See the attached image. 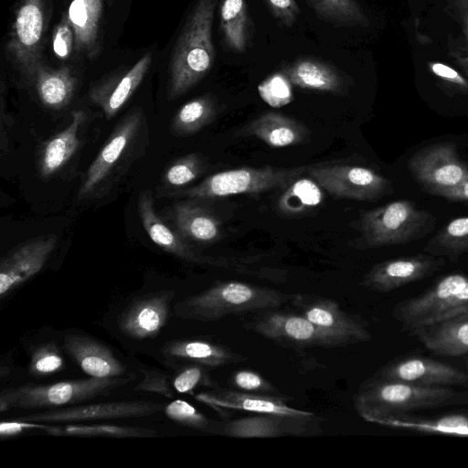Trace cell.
Returning <instances> with one entry per match:
<instances>
[{
  "label": "cell",
  "instance_id": "obj_1",
  "mask_svg": "<svg viewBox=\"0 0 468 468\" xmlns=\"http://www.w3.org/2000/svg\"><path fill=\"white\" fill-rule=\"evenodd\" d=\"M450 406H468V389L370 377L359 386L354 396L357 414L366 421L376 424L398 414Z\"/></svg>",
  "mask_w": 468,
  "mask_h": 468
},
{
  "label": "cell",
  "instance_id": "obj_2",
  "mask_svg": "<svg viewBox=\"0 0 468 468\" xmlns=\"http://www.w3.org/2000/svg\"><path fill=\"white\" fill-rule=\"evenodd\" d=\"M217 4L218 0H197L178 36L170 62V100L193 88L213 66L212 25Z\"/></svg>",
  "mask_w": 468,
  "mask_h": 468
},
{
  "label": "cell",
  "instance_id": "obj_3",
  "mask_svg": "<svg viewBox=\"0 0 468 468\" xmlns=\"http://www.w3.org/2000/svg\"><path fill=\"white\" fill-rule=\"evenodd\" d=\"M292 296L249 282L226 281L176 303L175 311L182 319L217 322L232 314L277 308Z\"/></svg>",
  "mask_w": 468,
  "mask_h": 468
},
{
  "label": "cell",
  "instance_id": "obj_4",
  "mask_svg": "<svg viewBox=\"0 0 468 468\" xmlns=\"http://www.w3.org/2000/svg\"><path fill=\"white\" fill-rule=\"evenodd\" d=\"M356 225L361 237L356 247L366 250L419 240L434 229L436 221L413 201L399 199L363 211Z\"/></svg>",
  "mask_w": 468,
  "mask_h": 468
},
{
  "label": "cell",
  "instance_id": "obj_5",
  "mask_svg": "<svg viewBox=\"0 0 468 468\" xmlns=\"http://www.w3.org/2000/svg\"><path fill=\"white\" fill-rule=\"evenodd\" d=\"M465 314H468V276L463 273L441 277L421 293L396 303L391 312L401 330L407 333Z\"/></svg>",
  "mask_w": 468,
  "mask_h": 468
},
{
  "label": "cell",
  "instance_id": "obj_6",
  "mask_svg": "<svg viewBox=\"0 0 468 468\" xmlns=\"http://www.w3.org/2000/svg\"><path fill=\"white\" fill-rule=\"evenodd\" d=\"M134 374L113 378H92L64 380L53 384H27L4 389L0 394V410H53L62 406H73L128 384Z\"/></svg>",
  "mask_w": 468,
  "mask_h": 468
},
{
  "label": "cell",
  "instance_id": "obj_7",
  "mask_svg": "<svg viewBox=\"0 0 468 468\" xmlns=\"http://www.w3.org/2000/svg\"><path fill=\"white\" fill-rule=\"evenodd\" d=\"M307 165L291 168L241 167L213 174L197 186L172 193L193 199L225 197L240 194H259L284 189L306 173Z\"/></svg>",
  "mask_w": 468,
  "mask_h": 468
},
{
  "label": "cell",
  "instance_id": "obj_8",
  "mask_svg": "<svg viewBox=\"0 0 468 468\" xmlns=\"http://www.w3.org/2000/svg\"><path fill=\"white\" fill-rule=\"evenodd\" d=\"M306 173L337 198L376 201L394 192L391 182L370 167L345 161L307 165Z\"/></svg>",
  "mask_w": 468,
  "mask_h": 468
},
{
  "label": "cell",
  "instance_id": "obj_9",
  "mask_svg": "<svg viewBox=\"0 0 468 468\" xmlns=\"http://www.w3.org/2000/svg\"><path fill=\"white\" fill-rule=\"evenodd\" d=\"M247 327L289 347H336L349 345L342 336L315 325L301 314L267 311L255 316Z\"/></svg>",
  "mask_w": 468,
  "mask_h": 468
},
{
  "label": "cell",
  "instance_id": "obj_10",
  "mask_svg": "<svg viewBox=\"0 0 468 468\" xmlns=\"http://www.w3.org/2000/svg\"><path fill=\"white\" fill-rule=\"evenodd\" d=\"M45 15L43 0H22L5 47L9 58L28 83L41 63Z\"/></svg>",
  "mask_w": 468,
  "mask_h": 468
},
{
  "label": "cell",
  "instance_id": "obj_11",
  "mask_svg": "<svg viewBox=\"0 0 468 468\" xmlns=\"http://www.w3.org/2000/svg\"><path fill=\"white\" fill-rule=\"evenodd\" d=\"M407 167L414 180L427 193L456 186L468 179V165L460 159L456 145L442 142L414 153Z\"/></svg>",
  "mask_w": 468,
  "mask_h": 468
},
{
  "label": "cell",
  "instance_id": "obj_12",
  "mask_svg": "<svg viewBox=\"0 0 468 468\" xmlns=\"http://www.w3.org/2000/svg\"><path fill=\"white\" fill-rule=\"evenodd\" d=\"M192 395L197 401L211 407L222 417H226L229 410L300 418L314 416L311 411L290 406L292 399L280 393L246 392L232 388H223L218 386L212 390Z\"/></svg>",
  "mask_w": 468,
  "mask_h": 468
},
{
  "label": "cell",
  "instance_id": "obj_13",
  "mask_svg": "<svg viewBox=\"0 0 468 468\" xmlns=\"http://www.w3.org/2000/svg\"><path fill=\"white\" fill-rule=\"evenodd\" d=\"M292 304L315 325L345 338L349 345L372 338L368 323L345 312L333 299L309 293H293Z\"/></svg>",
  "mask_w": 468,
  "mask_h": 468
},
{
  "label": "cell",
  "instance_id": "obj_14",
  "mask_svg": "<svg viewBox=\"0 0 468 468\" xmlns=\"http://www.w3.org/2000/svg\"><path fill=\"white\" fill-rule=\"evenodd\" d=\"M138 213L145 232L163 250L193 263L228 268L239 272H251L246 265L228 259L202 255L194 250L178 232L171 229L156 214L151 191L145 190L141 193L138 199Z\"/></svg>",
  "mask_w": 468,
  "mask_h": 468
},
{
  "label": "cell",
  "instance_id": "obj_15",
  "mask_svg": "<svg viewBox=\"0 0 468 468\" xmlns=\"http://www.w3.org/2000/svg\"><path fill=\"white\" fill-rule=\"evenodd\" d=\"M164 408L162 404L149 400H122L48 410L24 415L21 420L63 424L94 420L141 418L157 413Z\"/></svg>",
  "mask_w": 468,
  "mask_h": 468
},
{
  "label": "cell",
  "instance_id": "obj_16",
  "mask_svg": "<svg viewBox=\"0 0 468 468\" xmlns=\"http://www.w3.org/2000/svg\"><path fill=\"white\" fill-rule=\"evenodd\" d=\"M371 377L423 386H468L466 372L448 363L420 356L393 359Z\"/></svg>",
  "mask_w": 468,
  "mask_h": 468
},
{
  "label": "cell",
  "instance_id": "obj_17",
  "mask_svg": "<svg viewBox=\"0 0 468 468\" xmlns=\"http://www.w3.org/2000/svg\"><path fill=\"white\" fill-rule=\"evenodd\" d=\"M445 263L444 258L428 253L386 260L364 275L361 285L374 292H389L431 277Z\"/></svg>",
  "mask_w": 468,
  "mask_h": 468
},
{
  "label": "cell",
  "instance_id": "obj_18",
  "mask_svg": "<svg viewBox=\"0 0 468 468\" xmlns=\"http://www.w3.org/2000/svg\"><path fill=\"white\" fill-rule=\"evenodd\" d=\"M57 243V235H43L5 254L0 261L1 298L37 274L51 256Z\"/></svg>",
  "mask_w": 468,
  "mask_h": 468
},
{
  "label": "cell",
  "instance_id": "obj_19",
  "mask_svg": "<svg viewBox=\"0 0 468 468\" xmlns=\"http://www.w3.org/2000/svg\"><path fill=\"white\" fill-rule=\"evenodd\" d=\"M321 431L316 415L307 418L277 414H254L224 423L223 435L233 438L307 436Z\"/></svg>",
  "mask_w": 468,
  "mask_h": 468
},
{
  "label": "cell",
  "instance_id": "obj_20",
  "mask_svg": "<svg viewBox=\"0 0 468 468\" xmlns=\"http://www.w3.org/2000/svg\"><path fill=\"white\" fill-rule=\"evenodd\" d=\"M175 296L174 291L164 290L136 299L119 316L120 330L133 339L155 337L169 320Z\"/></svg>",
  "mask_w": 468,
  "mask_h": 468
},
{
  "label": "cell",
  "instance_id": "obj_21",
  "mask_svg": "<svg viewBox=\"0 0 468 468\" xmlns=\"http://www.w3.org/2000/svg\"><path fill=\"white\" fill-rule=\"evenodd\" d=\"M141 122L142 113L139 111L129 113L122 120L88 168L78 193L79 199L91 195L106 180L133 140Z\"/></svg>",
  "mask_w": 468,
  "mask_h": 468
},
{
  "label": "cell",
  "instance_id": "obj_22",
  "mask_svg": "<svg viewBox=\"0 0 468 468\" xmlns=\"http://www.w3.org/2000/svg\"><path fill=\"white\" fill-rule=\"evenodd\" d=\"M63 347L81 370L92 378H113L127 374L126 367L100 341L84 335L64 337Z\"/></svg>",
  "mask_w": 468,
  "mask_h": 468
},
{
  "label": "cell",
  "instance_id": "obj_23",
  "mask_svg": "<svg viewBox=\"0 0 468 468\" xmlns=\"http://www.w3.org/2000/svg\"><path fill=\"white\" fill-rule=\"evenodd\" d=\"M152 63V53L144 54L131 69L91 88V101L101 108L107 119L112 118L132 97Z\"/></svg>",
  "mask_w": 468,
  "mask_h": 468
},
{
  "label": "cell",
  "instance_id": "obj_24",
  "mask_svg": "<svg viewBox=\"0 0 468 468\" xmlns=\"http://www.w3.org/2000/svg\"><path fill=\"white\" fill-rule=\"evenodd\" d=\"M235 135L255 137L271 147H286L303 144L309 137V131L293 118L266 112L238 130Z\"/></svg>",
  "mask_w": 468,
  "mask_h": 468
},
{
  "label": "cell",
  "instance_id": "obj_25",
  "mask_svg": "<svg viewBox=\"0 0 468 468\" xmlns=\"http://www.w3.org/2000/svg\"><path fill=\"white\" fill-rule=\"evenodd\" d=\"M289 81L303 90L344 94L347 81L335 66L312 57L295 59L282 69Z\"/></svg>",
  "mask_w": 468,
  "mask_h": 468
},
{
  "label": "cell",
  "instance_id": "obj_26",
  "mask_svg": "<svg viewBox=\"0 0 468 468\" xmlns=\"http://www.w3.org/2000/svg\"><path fill=\"white\" fill-rule=\"evenodd\" d=\"M75 36L74 51L89 59L96 58L101 50V25L102 0H72L65 14Z\"/></svg>",
  "mask_w": 468,
  "mask_h": 468
},
{
  "label": "cell",
  "instance_id": "obj_27",
  "mask_svg": "<svg viewBox=\"0 0 468 468\" xmlns=\"http://www.w3.org/2000/svg\"><path fill=\"white\" fill-rule=\"evenodd\" d=\"M86 120V113L76 110L71 113L69 125L46 141L39 151L37 167L44 179L60 170L78 150L79 132Z\"/></svg>",
  "mask_w": 468,
  "mask_h": 468
},
{
  "label": "cell",
  "instance_id": "obj_28",
  "mask_svg": "<svg viewBox=\"0 0 468 468\" xmlns=\"http://www.w3.org/2000/svg\"><path fill=\"white\" fill-rule=\"evenodd\" d=\"M161 351L167 359L194 362L207 367H225L247 360L226 346L197 338L170 341Z\"/></svg>",
  "mask_w": 468,
  "mask_h": 468
},
{
  "label": "cell",
  "instance_id": "obj_29",
  "mask_svg": "<svg viewBox=\"0 0 468 468\" xmlns=\"http://www.w3.org/2000/svg\"><path fill=\"white\" fill-rule=\"evenodd\" d=\"M408 334L434 355L460 356L468 354V314Z\"/></svg>",
  "mask_w": 468,
  "mask_h": 468
},
{
  "label": "cell",
  "instance_id": "obj_30",
  "mask_svg": "<svg viewBox=\"0 0 468 468\" xmlns=\"http://www.w3.org/2000/svg\"><path fill=\"white\" fill-rule=\"evenodd\" d=\"M173 218L177 232L185 239L199 243H213L221 236L218 218L192 200L177 202L173 208Z\"/></svg>",
  "mask_w": 468,
  "mask_h": 468
},
{
  "label": "cell",
  "instance_id": "obj_31",
  "mask_svg": "<svg viewBox=\"0 0 468 468\" xmlns=\"http://www.w3.org/2000/svg\"><path fill=\"white\" fill-rule=\"evenodd\" d=\"M378 425L430 434L468 436V410L438 416L398 414L382 420Z\"/></svg>",
  "mask_w": 468,
  "mask_h": 468
},
{
  "label": "cell",
  "instance_id": "obj_32",
  "mask_svg": "<svg viewBox=\"0 0 468 468\" xmlns=\"http://www.w3.org/2000/svg\"><path fill=\"white\" fill-rule=\"evenodd\" d=\"M78 80L69 67L53 69L40 63L29 84L34 85L41 103L60 110L71 101Z\"/></svg>",
  "mask_w": 468,
  "mask_h": 468
},
{
  "label": "cell",
  "instance_id": "obj_33",
  "mask_svg": "<svg viewBox=\"0 0 468 468\" xmlns=\"http://www.w3.org/2000/svg\"><path fill=\"white\" fill-rule=\"evenodd\" d=\"M219 27L226 47L236 53L245 52L250 38V17L246 0H222Z\"/></svg>",
  "mask_w": 468,
  "mask_h": 468
},
{
  "label": "cell",
  "instance_id": "obj_34",
  "mask_svg": "<svg viewBox=\"0 0 468 468\" xmlns=\"http://www.w3.org/2000/svg\"><path fill=\"white\" fill-rule=\"evenodd\" d=\"M322 189L312 177H299L281 195L277 209L280 214L291 218L305 215L322 204Z\"/></svg>",
  "mask_w": 468,
  "mask_h": 468
},
{
  "label": "cell",
  "instance_id": "obj_35",
  "mask_svg": "<svg viewBox=\"0 0 468 468\" xmlns=\"http://www.w3.org/2000/svg\"><path fill=\"white\" fill-rule=\"evenodd\" d=\"M428 254L457 261L468 253V216L449 221L424 247Z\"/></svg>",
  "mask_w": 468,
  "mask_h": 468
},
{
  "label": "cell",
  "instance_id": "obj_36",
  "mask_svg": "<svg viewBox=\"0 0 468 468\" xmlns=\"http://www.w3.org/2000/svg\"><path fill=\"white\" fill-rule=\"evenodd\" d=\"M216 114V100L206 94L182 105L172 119L171 129L178 136L191 135L209 124Z\"/></svg>",
  "mask_w": 468,
  "mask_h": 468
},
{
  "label": "cell",
  "instance_id": "obj_37",
  "mask_svg": "<svg viewBox=\"0 0 468 468\" xmlns=\"http://www.w3.org/2000/svg\"><path fill=\"white\" fill-rule=\"evenodd\" d=\"M42 431L53 436L107 438H151L156 436V431L152 429L113 424L50 425L44 423Z\"/></svg>",
  "mask_w": 468,
  "mask_h": 468
},
{
  "label": "cell",
  "instance_id": "obj_38",
  "mask_svg": "<svg viewBox=\"0 0 468 468\" xmlns=\"http://www.w3.org/2000/svg\"><path fill=\"white\" fill-rule=\"evenodd\" d=\"M316 16L339 27L367 25L366 16L356 0H306Z\"/></svg>",
  "mask_w": 468,
  "mask_h": 468
},
{
  "label": "cell",
  "instance_id": "obj_39",
  "mask_svg": "<svg viewBox=\"0 0 468 468\" xmlns=\"http://www.w3.org/2000/svg\"><path fill=\"white\" fill-rule=\"evenodd\" d=\"M164 411L165 416L174 422L199 431L223 435L224 422L209 419L184 399H175L168 403Z\"/></svg>",
  "mask_w": 468,
  "mask_h": 468
},
{
  "label": "cell",
  "instance_id": "obj_40",
  "mask_svg": "<svg viewBox=\"0 0 468 468\" xmlns=\"http://www.w3.org/2000/svg\"><path fill=\"white\" fill-rule=\"evenodd\" d=\"M204 170V162L197 154L185 155L167 167L164 182L171 187H183L197 179Z\"/></svg>",
  "mask_w": 468,
  "mask_h": 468
},
{
  "label": "cell",
  "instance_id": "obj_41",
  "mask_svg": "<svg viewBox=\"0 0 468 468\" xmlns=\"http://www.w3.org/2000/svg\"><path fill=\"white\" fill-rule=\"evenodd\" d=\"M172 386L178 393L192 395L197 388H215L218 384L211 378L207 367L191 362L177 371L172 380Z\"/></svg>",
  "mask_w": 468,
  "mask_h": 468
},
{
  "label": "cell",
  "instance_id": "obj_42",
  "mask_svg": "<svg viewBox=\"0 0 468 468\" xmlns=\"http://www.w3.org/2000/svg\"><path fill=\"white\" fill-rule=\"evenodd\" d=\"M64 367L60 349L55 342L37 347L30 358L28 371L31 376L43 377L55 374Z\"/></svg>",
  "mask_w": 468,
  "mask_h": 468
},
{
  "label": "cell",
  "instance_id": "obj_43",
  "mask_svg": "<svg viewBox=\"0 0 468 468\" xmlns=\"http://www.w3.org/2000/svg\"><path fill=\"white\" fill-rule=\"evenodd\" d=\"M292 83L283 73L271 76L259 86V93L269 104L279 107L287 104L292 99Z\"/></svg>",
  "mask_w": 468,
  "mask_h": 468
},
{
  "label": "cell",
  "instance_id": "obj_44",
  "mask_svg": "<svg viewBox=\"0 0 468 468\" xmlns=\"http://www.w3.org/2000/svg\"><path fill=\"white\" fill-rule=\"evenodd\" d=\"M232 388L258 393H279L278 388L260 373L250 369L234 372L229 379Z\"/></svg>",
  "mask_w": 468,
  "mask_h": 468
},
{
  "label": "cell",
  "instance_id": "obj_45",
  "mask_svg": "<svg viewBox=\"0 0 468 468\" xmlns=\"http://www.w3.org/2000/svg\"><path fill=\"white\" fill-rule=\"evenodd\" d=\"M74 31L66 15H64L53 30V52L58 58L68 59L74 51Z\"/></svg>",
  "mask_w": 468,
  "mask_h": 468
},
{
  "label": "cell",
  "instance_id": "obj_46",
  "mask_svg": "<svg viewBox=\"0 0 468 468\" xmlns=\"http://www.w3.org/2000/svg\"><path fill=\"white\" fill-rule=\"evenodd\" d=\"M141 371L144 378L136 385L135 390L155 393L168 399L175 398L172 382L170 383L166 374L156 369H141Z\"/></svg>",
  "mask_w": 468,
  "mask_h": 468
},
{
  "label": "cell",
  "instance_id": "obj_47",
  "mask_svg": "<svg viewBox=\"0 0 468 468\" xmlns=\"http://www.w3.org/2000/svg\"><path fill=\"white\" fill-rule=\"evenodd\" d=\"M274 17L285 27H292L300 15L295 0H263Z\"/></svg>",
  "mask_w": 468,
  "mask_h": 468
},
{
  "label": "cell",
  "instance_id": "obj_48",
  "mask_svg": "<svg viewBox=\"0 0 468 468\" xmlns=\"http://www.w3.org/2000/svg\"><path fill=\"white\" fill-rule=\"evenodd\" d=\"M44 423L29 420L2 421L0 423V436L2 439L16 436L31 430L42 431Z\"/></svg>",
  "mask_w": 468,
  "mask_h": 468
},
{
  "label": "cell",
  "instance_id": "obj_49",
  "mask_svg": "<svg viewBox=\"0 0 468 468\" xmlns=\"http://www.w3.org/2000/svg\"><path fill=\"white\" fill-rule=\"evenodd\" d=\"M431 195L452 202H468V179L456 186L435 190Z\"/></svg>",
  "mask_w": 468,
  "mask_h": 468
},
{
  "label": "cell",
  "instance_id": "obj_50",
  "mask_svg": "<svg viewBox=\"0 0 468 468\" xmlns=\"http://www.w3.org/2000/svg\"><path fill=\"white\" fill-rule=\"evenodd\" d=\"M433 72L444 79L450 80L456 83L463 84L464 81L458 76L457 72L451 68L442 64H434L432 66Z\"/></svg>",
  "mask_w": 468,
  "mask_h": 468
},
{
  "label": "cell",
  "instance_id": "obj_51",
  "mask_svg": "<svg viewBox=\"0 0 468 468\" xmlns=\"http://www.w3.org/2000/svg\"><path fill=\"white\" fill-rule=\"evenodd\" d=\"M466 367H467V368H468V359L466 360Z\"/></svg>",
  "mask_w": 468,
  "mask_h": 468
}]
</instances>
